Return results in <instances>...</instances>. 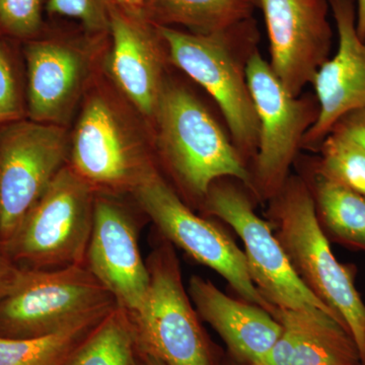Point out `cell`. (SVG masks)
I'll list each match as a JSON object with an SVG mask.
<instances>
[{
    "label": "cell",
    "mask_w": 365,
    "mask_h": 365,
    "mask_svg": "<svg viewBox=\"0 0 365 365\" xmlns=\"http://www.w3.org/2000/svg\"><path fill=\"white\" fill-rule=\"evenodd\" d=\"M268 222L295 272L342 322L365 364V304L355 287L354 268L334 255L304 178L290 175L269 201Z\"/></svg>",
    "instance_id": "6da1fadb"
},
{
    "label": "cell",
    "mask_w": 365,
    "mask_h": 365,
    "mask_svg": "<svg viewBox=\"0 0 365 365\" xmlns=\"http://www.w3.org/2000/svg\"><path fill=\"white\" fill-rule=\"evenodd\" d=\"M155 26L170 61L213 98L235 148L248 165L253 163L258 148V117L247 79L248 61L244 62L241 54L257 49L256 21L248 19L208 35Z\"/></svg>",
    "instance_id": "7a4b0ae2"
},
{
    "label": "cell",
    "mask_w": 365,
    "mask_h": 365,
    "mask_svg": "<svg viewBox=\"0 0 365 365\" xmlns=\"http://www.w3.org/2000/svg\"><path fill=\"white\" fill-rule=\"evenodd\" d=\"M153 120L158 148L170 174L202 203L213 182L232 179L252 191V175L232 138L184 86L165 83Z\"/></svg>",
    "instance_id": "3957f363"
},
{
    "label": "cell",
    "mask_w": 365,
    "mask_h": 365,
    "mask_svg": "<svg viewBox=\"0 0 365 365\" xmlns=\"http://www.w3.org/2000/svg\"><path fill=\"white\" fill-rule=\"evenodd\" d=\"M117 306L111 292L86 265L20 267L9 294L0 300V337L50 335L104 317Z\"/></svg>",
    "instance_id": "277c9868"
},
{
    "label": "cell",
    "mask_w": 365,
    "mask_h": 365,
    "mask_svg": "<svg viewBox=\"0 0 365 365\" xmlns=\"http://www.w3.org/2000/svg\"><path fill=\"white\" fill-rule=\"evenodd\" d=\"M97 192L66 165L2 245L14 263L26 268L86 265Z\"/></svg>",
    "instance_id": "5b68a950"
},
{
    "label": "cell",
    "mask_w": 365,
    "mask_h": 365,
    "mask_svg": "<svg viewBox=\"0 0 365 365\" xmlns=\"http://www.w3.org/2000/svg\"><path fill=\"white\" fill-rule=\"evenodd\" d=\"M150 287L130 314L137 349L165 365H216L207 336L182 283L175 247L163 239L146 260Z\"/></svg>",
    "instance_id": "8992f818"
},
{
    "label": "cell",
    "mask_w": 365,
    "mask_h": 365,
    "mask_svg": "<svg viewBox=\"0 0 365 365\" xmlns=\"http://www.w3.org/2000/svg\"><path fill=\"white\" fill-rule=\"evenodd\" d=\"M246 71L259 123L251 194L269 202L289 178L304 136L318 118L319 104L314 96L289 93L258 49L250 55Z\"/></svg>",
    "instance_id": "52a82bcc"
},
{
    "label": "cell",
    "mask_w": 365,
    "mask_h": 365,
    "mask_svg": "<svg viewBox=\"0 0 365 365\" xmlns=\"http://www.w3.org/2000/svg\"><path fill=\"white\" fill-rule=\"evenodd\" d=\"M131 193L163 239L220 274L241 299L269 313L272 311L251 279L244 252L222 228L197 215L153 162L144 170Z\"/></svg>",
    "instance_id": "ba28073f"
},
{
    "label": "cell",
    "mask_w": 365,
    "mask_h": 365,
    "mask_svg": "<svg viewBox=\"0 0 365 365\" xmlns=\"http://www.w3.org/2000/svg\"><path fill=\"white\" fill-rule=\"evenodd\" d=\"M234 181L220 179L213 182L201 204L206 215L227 223L241 239L250 276L261 297L272 311L317 307L339 319L304 285L270 222L255 211L249 190Z\"/></svg>",
    "instance_id": "9c48e42d"
},
{
    "label": "cell",
    "mask_w": 365,
    "mask_h": 365,
    "mask_svg": "<svg viewBox=\"0 0 365 365\" xmlns=\"http://www.w3.org/2000/svg\"><path fill=\"white\" fill-rule=\"evenodd\" d=\"M68 139L57 125L16 121L0 135V244H6L66 165Z\"/></svg>",
    "instance_id": "30bf717a"
},
{
    "label": "cell",
    "mask_w": 365,
    "mask_h": 365,
    "mask_svg": "<svg viewBox=\"0 0 365 365\" xmlns=\"http://www.w3.org/2000/svg\"><path fill=\"white\" fill-rule=\"evenodd\" d=\"M153 162L104 97L86 102L71 141L69 165L97 193L131 192Z\"/></svg>",
    "instance_id": "8fae6325"
},
{
    "label": "cell",
    "mask_w": 365,
    "mask_h": 365,
    "mask_svg": "<svg viewBox=\"0 0 365 365\" xmlns=\"http://www.w3.org/2000/svg\"><path fill=\"white\" fill-rule=\"evenodd\" d=\"M270 42L271 67L294 96L312 85L330 58L328 0H259Z\"/></svg>",
    "instance_id": "7c38bea8"
},
{
    "label": "cell",
    "mask_w": 365,
    "mask_h": 365,
    "mask_svg": "<svg viewBox=\"0 0 365 365\" xmlns=\"http://www.w3.org/2000/svg\"><path fill=\"white\" fill-rule=\"evenodd\" d=\"M138 232L135 217L124 204L112 194H96L86 265L131 314L143 307L150 287Z\"/></svg>",
    "instance_id": "4fadbf2b"
},
{
    "label": "cell",
    "mask_w": 365,
    "mask_h": 365,
    "mask_svg": "<svg viewBox=\"0 0 365 365\" xmlns=\"http://www.w3.org/2000/svg\"><path fill=\"white\" fill-rule=\"evenodd\" d=\"M338 33L337 51L313 79L318 101L317 121L302 148L318 150L335 125L349 113L365 108V39L356 29V0H328Z\"/></svg>",
    "instance_id": "5bb4252c"
},
{
    "label": "cell",
    "mask_w": 365,
    "mask_h": 365,
    "mask_svg": "<svg viewBox=\"0 0 365 365\" xmlns=\"http://www.w3.org/2000/svg\"><path fill=\"white\" fill-rule=\"evenodd\" d=\"M109 30L113 78L134 107L153 119L167 83L163 78L167 49L157 26L112 2Z\"/></svg>",
    "instance_id": "9a60e30c"
},
{
    "label": "cell",
    "mask_w": 365,
    "mask_h": 365,
    "mask_svg": "<svg viewBox=\"0 0 365 365\" xmlns=\"http://www.w3.org/2000/svg\"><path fill=\"white\" fill-rule=\"evenodd\" d=\"M188 292L199 318L220 335L230 356L261 365L282 330L277 319L261 307L228 297L200 276L190 278Z\"/></svg>",
    "instance_id": "2e32d148"
},
{
    "label": "cell",
    "mask_w": 365,
    "mask_h": 365,
    "mask_svg": "<svg viewBox=\"0 0 365 365\" xmlns=\"http://www.w3.org/2000/svg\"><path fill=\"white\" fill-rule=\"evenodd\" d=\"M26 59L31 120L63 127L85 83V54L60 41H37L26 47Z\"/></svg>",
    "instance_id": "e0dca14e"
},
{
    "label": "cell",
    "mask_w": 365,
    "mask_h": 365,
    "mask_svg": "<svg viewBox=\"0 0 365 365\" xmlns=\"http://www.w3.org/2000/svg\"><path fill=\"white\" fill-rule=\"evenodd\" d=\"M271 314L282 330L261 365H362L351 335L328 312L274 309Z\"/></svg>",
    "instance_id": "ac0fdd59"
},
{
    "label": "cell",
    "mask_w": 365,
    "mask_h": 365,
    "mask_svg": "<svg viewBox=\"0 0 365 365\" xmlns=\"http://www.w3.org/2000/svg\"><path fill=\"white\" fill-rule=\"evenodd\" d=\"M255 9L250 0H143V16L155 26L208 35L253 18Z\"/></svg>",
    "instance_id": "d6986e66"
},
{
    "label": "cell",
    "mask_w": 365,
    "mask_h": 365,
    "mask_svg": "<svg viewBox=\"0 0 365 365\" xmlns=\"http://www.w3.org/2000/svg\"><path fill=\"white\" fill-rule=\"evenodd\" d=\"M306 180L317 216L329 239L365 252V196L327 179L313 169Z\"/></svg>",
    "instance_id": "ffe728a7"
},
{
    "label": "cell",
    "mask_w": 365,
    "mask_h": 365,
    "mask_svg": "<svg viewBox=\"0 0 365 365\" xmlns=\"http://www.w3.org/2000/svg\"><path fill=\"white\" fill-rule=\"evenodd\" d=\"M136 351L130 314L118 304L76 348L66 365H135Z\"/></svg>",
    "instance_id": "44dd1931"
},
{
    "label": "cell",
    "mask_w": 365,
    "mask_h": 365,
    "mask_svg": "<svg viewBox=\"0 0 365 365\" xmlns=\"http://www.w3.org/2000/svg\"><path fill=\"white\" fill-rule=\"evenodd\" d=\"M106 316L41 337H0V365H66L76 348Z\"/></svg>",
    "instance_id": "7402d4cb"
},
{
    "label": "cell",
    "mask_w": 365,
    "mask_h": 365,
    "mask_svg": "<svg viewBox=\"0 0 365 365\" xmlns=\"http://www.w3.org/2000/svg\"><path fill=\"white\" fill-rule=\"evenodd\" d=\"M313 169L331 181L365 196V150L344 131L334 128L319 144Z\"/></svg>",
    "instance_id": "603a6c76"
},
{
    "label": "cell",
    "mask_w": 365,
    "mask_h": 365,
    "mask_svg": "<svg viewBox=\"0 0 365 365\" xmlns=\"http://www.w3.org/2000/svg\"><path fill=\"white\" fill-rule=\"evenodd\" d=\"M44 0H0V26L19 38L33 37L42 25Z\"/></svg>",
    "instance_id": "cb8c5ba5"
},
{
    "label": "cell",
    "mask_w": 365,
    "mask_h": 365,
    "mask_svg": "<svg viewBox=\"0 0 365 365\" xmlns=\"http://www.w3.org/2000/svg\"><path fill=\"white\" fill-rule=\"evenodd\" d=\"M113 0H48L51 14L74 19L91 32L109 30L110 7Z\"/></svg>",
    "instance_id": "d4e9b609"
},
{
    "label": "cell",
    "mask_w": 365,
    "mask_h": 365,
    "mask_svg": "<svg viewBox=\"0 0 365 365\" xmlns=\"http://www.w3.org/2000/svg\"><path fill=\"white\" fill-rule=\"evenodd\" d=\"M21 106L11 60L0 44V124L19 121Z\"/></svg>",
    "instance_id": "484cf974"
},
{
    "label": "cell",
    "mask_w": 365,
    "mask_h": 365,
    "mask_svg": "<svg viewBox=\"0 0 365 365\" xmlns=\"http://www.w3.org/2000/svg\"><path fill=\"white\" fill-rule=\"evenodd\" d=\"M334 128L344 131L365 150V108L346 115Z\"/></svg>",
    "instance_id": "4316f807"
},
{
    "label": "cell",
    "mask_w": 365,
    "mask_h": 365,
    "mask_svg": "<svg viewBox=\"0 0 365 365\" xmlns=\"http://www.w3.org/2000/svg\"><path fill=\"white\" fill-rule=\"evenodd\" d=\"M20 266L16 265L0 244V300L4 299L13 287Z\"/></svg>",
    "instance_id": "83f0119b"
},
{
    "label": "cell",
    "mask_w": 365,
    "mask_h": 365,
    "mask_svg": "<svg viewBox=\"0 0 365 365\" xmlns=\"http://www.w3.org/2000/svg\"><path fill=\"white\" fill-rule=\"evenodd\" d=\"M113 2L128 13L143 16V0H113Z\"/></svg>",
    "instance_id": "f1b7e54d"
},
{
    "label": "cell",
    "mask_w": 365,
    "mask_h": 365,
    "mask_svg": "<svg viewBox=\"0 0 365 365\" xmlns=\"http://www.w3.org/2000/svg\"><path fill=\"white\" fill-rule=\"evenodd\" d=\"M356 29L359 37L365 39V0H356Z\"/></svg>",
    "instance_id": "f546056e"
},
{
    "label": "cell",
    "mask_w": 365,
    "mask_h": 365,
    "mask_svg": "<svg viewBox=\"0 0 365 365\" xmlns=\"http://www.w3.org/2000/svg\"><path fill=\"white\" fill-rule=\"evenodd\" d=\"M137 347V346H136ZM135 365H165L157 357L137 349Z\"/></svg>",
    "instance_id": "4dcf8cb0"
},
{
    "label": "cell",
    "mask_w": 365,
    "mask_h": 365,
    "mask_svg": "<svg viewBox=\"0 0 365 365\" xmlns=\"http://www.w3.org/2000/svg\"><path fill=\"white\" fill-rule=\"evenodd\" d=\"M225 365H251L248 364H245V362L239 361V360H235L234 359L230 360V361L227 362Z\"/></svg>",
    "instance_id": "1f68e13d"
},
{
    "label": "cell",
    "mask_w": 365,
    "mask_h": 365,
    "mask_svg": "<svg viewBox=\"0 0 365 365\" xmlns=\"http://www.w3.org/2000/svg\"><path fill=\"white\" fill-rule=\"evenodd\" d=\"M250 1L253 2L256 7H259V0H250Z\"/></svg>",
    "instance_id": "d6a6232c"
},
{
    "label": "cell",
    "mask_w": 365,
    "mask_h": 365,
    "mask_svg": "<svg viewBox=\"0 0 365 365\" xmlns=\"http://www.w3.org/2000/svg\"><path fill=\"white\" fill-rule=\"evenodd\" d=\"M362 365H365V364H362Z\"/></svg>",
    "instance_id": "836d02e7"
}]
</instances>
